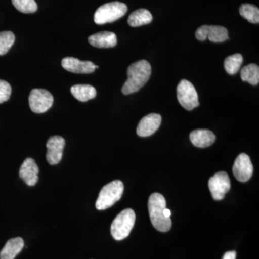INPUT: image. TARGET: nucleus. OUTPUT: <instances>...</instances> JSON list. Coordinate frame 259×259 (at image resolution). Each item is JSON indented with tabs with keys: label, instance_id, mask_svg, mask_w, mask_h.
Here are the masks:
<instances>
[{
	"label": "nucleus",
	"instance_id": "1",
	"mask_svg": "<svg viewBox=\"0 0 259 259\" xmlns=\"http://www.w3.org/2000/svg\"><path fill=\"white\" fill-rule=\"evenodd\" d=\"M127 79L123 84L122 92L124 95L139 91L147 83L151 74V66L146 60L136 61L127 68Z\"/></svg>",
	"mask_w": 259,
	"mask_h": 259
},
{
	"label": "nucleus",
	"instance_id": "2",
	"mask_svg": "<svg viewBox=\"0 0 259 259\" xmlns=\"http://www.w3.org/2000/svg\"><path fill=\"white\" fill-rule=\"evenodd\" d=\"M148 211L153 227L158 231L167 232L171 228L170 218L165 217L163 210L166 208V199L162 194L153 193L148 199Z\"/></svg>",
	"mask_w": 259,
	"mask_h": 259
},
{
	"label": "nucleus",
	"instance_id": "3",
	"mask_svg": "<svg viewBox=\"0 0 259 259\" xmlns=\"http://www.w3.org/2000/svg\"><path fill=\"white\" fill-rule=\"evenodd\" d=\"M124 185L120 180H115L107 184L100 191L97 199L96 208L105 210L118 202L123 194Z\"/></svg>",
	"mask_w": 259,
	"mask_h": 259
},
{
	"label": "nucleus",
	"instance_id": "4",
	"mask_svg": "<svg viewBox=\"0 0 259 259\" xmlns=\"http://www.w3.org/2000/svg\"><path fill=\"white\" fill-rule=\"evenodd\" d=\"M127 11V5L120 2H112L102 5L95 12L94 20L97 25L113 23L123 17Z\"/></svg>",
	"mask_w": 259,
	"mask_h": 259
},
{
	"label": "nucleus",
	"instance_id": "5",
	"mask_svg": "<svg viewBox=\"0 0 259 259\" xmlns=\"http://www.w3.org/2000/svg\"><path fill=\"white\" fill-rule=\"evenodd\" d=\"M136 221L132 209H125L115 218L111 225V234L117 241H122L129 236Z\"/></svg>",
	"mask_w": 259,
	"mask_h": 259
},
{
	"label": "nucleus",
	"instance_id": "6",
	"mask_svg": "<svg viewBox=\"0 0 259 259\" xmlns=\"http://www.w3.org/2000/svg\"><path fill=\"white\" fill-rule=\"evenodd\" d=\"M177 99L181 105L187 110H192L199 105L198 94L190 81L183 79L177 88Z\"/></svg>",
	"mask_w": 259,
	"mask_h": 259
},
{
	"label": "nucleus",
	"instance_id": "7",
	"mask_svg": "<svg viewBox=\"0 0 259 259\" xmlns=\"http://www.w3.org/2000/svg\"><path fill=\"white\" fill-rule=\"evenodd\" d=\"M54 97L44 89H34L29 96V105L35 113H44L52 107Z\"/></svg>",
	"mask_w": 259,
	"mask_h": 259
},
{
	"label": "nucleus",
	"instance_id": "8",
	"mask_svg": "<svg viewBox=\"0 0 259 259\" xmlns=\"http://www.w3.org/2000/svg\"><path fill=\"white\" fill-rule=\"evenodd\" d=\"M209 189L214 200H222L231 189V180L225 171L216 173L209 179Z\"/></svg>",
	"mask_w": 259,
	"mask_h": 259
},
{
	"label": "nucleus",
	"instance_id": "9",
	"mask_svg": "<svg viewBox=\"0 0 259 259\" xmlns=\"http://www.w3.org/2000/svg\"><path fill=\"white\" fill-rule=\"evenodd\" d=\"M195 35L200 41H204L208 38L213 42H222L229 39L228 30L218 25H202L197 29Z\"/></svg>",
	"mask_w": 259,
	"mask_h": 259
},
{
	"label": "nucleus",
	"instance_id": "10",
	"mask_svg": "<svg viewBox=\"0 0 259 259\" xmlns=\"http://www.w3.org/2000/svg\"><path fill=\"white\" fill-rule=\"evenodd\" d=\"M233 172L236 180L239 182H245L250 180L253 175V166L248 155L241 153L236 158Z\"/></svg>",
	"mask_w": 259,
	"mask_h": 259
},
{
	"label": "nucleus",
	"instance_id": "11",
	"mask_svg": "<svg viewBox=\"0 0 259 259\" xmlns=\"http://www.w3.org/2000/svg\"><path fill=\"white\" fill-rule=\"evenodd\" d=\"M65 140L61 136H51L48 140L47 159L49 164L56 165L61 161L64 152Z\"/></svg>",
	"mask_w": 259,
	"mask_h": 259
},
{
	"label": "nucleus",
	"instance_id": "12",
	"mask_svg": "<svg viewBox=\"0 0 259 259\" xmlns=\"http://www.w3.org/2000/svg\"><path fill=\"white\" fill-rule=\"evenodd\" d=\"M61 66L70 72L75 74H91L95 71V64L92 61H83L74 57H65Z\"/></svg>",
	"mask_w": 259,
	"mask_h": 259
},
{
	"label": "nucleus",
	"instance_id": "13",
	"mask_svg": "<svg viewBox=\"0 0 259 259\" xmlns=\"http://www.w3.org/2000/svg\"><path fill=\"white\" fill-rule=\"evenodd\" d=\"M161 123V116L151 113L145 116L140 121L137 127V134L141 137H148L156 132Z\"/></svg>",
	"mask_w": 259,
	"mask_h": 259
},
{
	"label": "nucleus",
	"instance_id": "14",
	"mask_svg": "<svg viewBox=\"0 0 259 259\" xmlns=\"http://www.w3.org/2000/svg\"><path fill=\"white\" fill-rule=\"evenodd\" d=\"M38 166L31 158H28L23 161V164L20 167V175L22 179L28 186L36 185L38 181Z\"/></svg>",
	"mask_w": 259,
	"mask_h": 259
},
{
	"label": "nucleus",
	"instance_id": "15",
	"mask_svg": "<svg viewBox=\"0 0 259 259\" xmlns=\"http://www.w3.org/2000/svg\"><path fill=\"white\" fill-rule=\"evenodd\" d=\"M191 142L196 147L207 148L215 141V135L207 129H198L192 131L190 136Z\"/></svg>",
	"mask_w": 259,
	"mask_h": 259
},
{
	"label": "nucleus",
	"instance_id": "16",
	"mask_svg": "<svg viewBox=\"0 0 259 259\" xmlns=\"http://www.w3.org/2000/svg\"><path fill=\"white\" fill-rule=\"evenodd\" d=\"M89 42L94 47L108 49L117 45V36L114 32H100L89 37Z\"/></svg>",
	"mask_w": 259,
	"mask_h": 259
},
{
	"label": "nucleus",
	"instance_id": "17",
	"mask_svg": "<svg viewBox=\"0 0 259 259\" xmlns=\"http://www.w3.org/2000/svg\"><path fill=\"white\" fill-rule=\"evenodd\" d=\"M23 247L24 241L20 237L10 239L0 251V259H14Z\"/></svg>",
	"mask_w": 259,
	"mask_h": 259
},
{
	"label": "nucleus",
	"instance_id": "18",
	"mask_svg": "<svg viewBox=\"0 0 259 259\" xmlns=\"http://www.w3.org/2000/svg\"><path fill=\"white\" fill-rule=\"evenodd\" d=\"M71 95L80 102H87L95 98L97 95L96 89L90 84H76L71 87Z\"/></svg>",
	"mask_w": 259,
	"mask_h": 259
},
{
	"label": "nucleus",
	"instance_id": "19",
	"mask_svg": "<svg viewBox=\"0 0 259 259\" xmlns=\"http://www.w3.org/2000/svg\"><path fill=\"white\" fill-rule=\"evenodd\" d=\"M153 16L151 13L146 9L136 10L130 15L127 23L131 27H139L151 23Z\"/></svg>",
	"mask_w": 259,
	"mask_h": 259
},
{
	"label": "nucleus",
	"instance_id": "20",
	"mask_svg": "<svg viewBox=\"0 0 259 259\" xmlns=\"http://www.w3.org/2000/svg\"><path fill=\"white\" fill-rule=\"evenodd\" d=\"M241 77L243 81H247L252 85L259 83V67L258 65L250 64L244 66L241 71Z\"/></svg>",
	"mask_w": 259,
	"mask_h": 259
},
{
	"label": "nucleus",
	"instance_id": "21",
	"mask_svg": "<svg viewBox=\"0 0 259 259\" xmlns=\"http://www.w3.org/2000/svg\"><path fill=\"white\" fill-rule=\"evenodd\" d=\"M239 13L243 18L246 19L250 23H259V9L255 5L250 4L242 5Z\"/></svg>",
	"mask_w": 259,
	"mask_h": 259
},
{
	"label": "nucleus",
	"instance_id": "22",
	"mask_svg": "<svg viewBox=\"0 0 259 259\" xmlns=\"http://www.w3.org/2000/svg\"><path fill=\"white\" fill-rule=\"evenodd\" d=\"M243 61V56L240 54H233L227 57L224 62L226 72L231 75L236 74L239 71Z\"/></svg>",
	"mask_w": 259,
	"mask_h": 259
},
{
	"label": "nucleus",
	"instance_id": "23",
	"mask_svg": "<svg viewBox=\"0 0 259 259\" xmlns=\"http://www.w3.org/2000/svg\"><path fill=\"white\" fill-rule=\"evenodd\" d=\"M15 40L13 32L4 31L0 32V56H4L13 47Z\"/></svg>",
	"mask_w": 259,
	"mask_h": 259
},
{
	"label": "nucleus",
	"instance_id": "24",
	"mask_svg": "<svg viewBox=\"0 0 259 259\" xmlns=\"http://www.w3.org/2000/svg\"><path fill=\"white\" fill-rule=\"evenodd\" d=\"M12 3L18 11L23 13H34L37 10L35 0H12Z\"/></svg>",
	"mask_w": 259,
	"mask_h": 259
},
{
	"label": "nucleus",
	"instance_id": "25",
	"mask_svg": "<svg viewBox=\"0 0 259 259\" xmlns=\"http://www.w3.org/2000/svg\"><path fill=\"white\" fill-rule=\"evenodd\" d=\"M12 88L8 81L0 80V104L9 100L11 96Z\"/></svg>",
	"mask_w": 259,
	"mask_h": 259
},
{
	"label": "nucleus",
	"instance_id": "26",
	"mask_svg": "<svg viewBox=\"0 0 259 259\" xmlns=\"http://www.w3.org/2000/svg\"><path fill=\"white\" fill-rule=\"evenodd\" d=\"M236 252L235 250H231V251L226 252L223 255V259H236Z\"/></svg>",
	"mask_w": 259,
	"mask_h": 259
},
{
	"label": "nucleus",
	"instance_id": "27",
	"mask_svg": "<svg viewBox=\"0 0 259 259\" xmlns=\"http://www.w3.org/2000/svg\"><path fill=\"white\" fill-rule=\"evenodd\" d=\"M163 213H164L165 217L166 218H170L171 215V211H170V209L166 208L164 209V210H163Z\"/></svg>",
	"mask_w": 259,
	"mask_h": 259
}]
</instances>
